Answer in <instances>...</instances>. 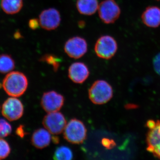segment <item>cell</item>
Returning <instances> with one entry per match:
<instances>
[{
	"instance_id": "cell-1",
	"label": "cell",
	"mask_w": 160,
	"mask_h": 160,
	"mask_svg": "<svg viewBox=\"0 0 160 160\" xmlns=\"http://www.w3.org/2000/svg\"><path fill=\"white\" fill-rule=\"evenodd\" d=\"M2 86L7 94L12 97H19L26 91L28 80L26 76L20 72H10L4 78Z\"/></svg>"
},
{
	"instance_id": "cell-2",
	"label": "cell",
	"mask_w": 160,
	"mask_h": 160,
	"mask_svg": "<svg viewBox=\"0 0 160 160\" xmlns=\"http://www.w3.org/2000/svg\"><path fill=\"white\" fill-rule=\"evenodd\" d=\"M113 90L110 85L104 80L95 82L89 90V99L96 105L108 102L112 97Z\"/></svg>"
},
{
	"instance_id": "cell-3",
	"label": "cell",
	"mask_w": 160,
	"mask_h": 160,
	"mask_svg": "<svg viewBox=\"0 0 160 160\" xmlns=\"http://www.w3.org/2000/svg\"><path fill=\"white\" fill-rule=\"evenodd\" d=\"M87 136V129L84 123L77 119H72L66 124L64 137L69 142L79 144L84 142Z\"/></svg>"
},
{
	"instance_id": "cell-4",
	"label": "cell",
	"mask_w": 160,
	"mask_h": 160,
	"mask_svg": "<svg viewBox=\"0 0 160 160\" xmlns=\"http://www.w3.org/2000/svg\"><path fill=\"white\" fill-rule=\"evenodd\" d=\"M117 42L111 36L100 37L95 43L94 51L97 56L104 59H110L117 51Z\"/></svg>"
},
{
	"instance_id": "cell-5",
	"label": "cell",
	"mask_w": 160,
	"mask_h": 160,
	"mask_svg": "<svg viewBox=\"0 0 160 160\" xmlns=\"http://www.w3.org/2000/svg\"><path fill=\"white\" fill-rule=\"evenodd\" d=\"M146 125L149 129L146 138L147 150L160 158V121L149 120Z\"/></svg>"
},
{
	"instance_id": "cell-6",
	"label": "cell",
	"mask_w": 160,
	"mask_h": 160,
	"mask_svg": "<svg viewBox=\"0 0 160 160\" xmlns=\"http://www.w3.org/2000/svg\"><path fill=\"white\" fill-rule=\"evenodd\" d=\"M98 15L105 24L114 23L119 18L121 9L114 0H104L99 5Z\"/></svg>"
},
{
	"instance_id": "cell-7",
	"label": "cell",
	"mask_w": 160,
	"mask_h": 160,
	"mask_svg": "<svg viewBox=\"0 0 160 160\" xmlns=\"http://www.w3.org/2000/svg\"><path fill=\"white\" fill-rule=\"evenodd\" d=\"M88 50V44L85 39L74 36L69 39L64 45V51L69 57L78 59L83 57Z\"/></svg>"
},
{
	"instance_id": "cell-8",
	"label": "cell",
	"mask_w": 160,
	"mask_h": 160,
	"mask_svg": "<svg viewBox=\"0 0 160 160\" xmlns=\"http://www.w3.org/2000/svg\"><path fill=\"white\" fill-rule=\"evenodd\" d=\"M42 123L46 129L54 135L61 133L64 131L66 125L65 116L58 111L49 112L43 118Z\"/></svg>"
},
{
	"instance_id": "cell-9",
	"label": "cell",
	"mask_w": 160,
	"mask_h": 160,
	"mask_svg": "<svg viewBox=\"0 0 160 160\" xmlns=\"http://www.w3.org/2000/svg\"><path fill=\"white\" fill-rule=\"evenodd\" d=\"M2 112L3 116L9 121H16L22 116L24 106L19 100L12 97L3 103Z\"/></svg>"
},
{
	"instance_id": "cell-10",
	"label": "cell",
	"mask_w": 160,
	"mask_h": 160,
	"mask_svg": "<svg viewBox=\"0 0 160 160\" xmlns=\"http://www.w3.org/2000/svg\"><path fill=\"white\" fill-rule=\"evenodd\" d=\"M40 26L45 30L51 31L57 29L61 22V14L57 9L50 8L43 10L39 17Z\"/></svg>"
},
{
	"instance_id": "cell-11",
	"label": "cell",
	"mask_w": 160,
	"mask_h": 160,
	"mask_svg": "<svg viewBox=\"0 0 160 160\" xmlns=\"http://www.w3.org/2000/svg\"><path fill=\"white\" fill-rule=\"evenodd\" d=\"M64 101L63 96L56 92H47L43 95L41 105L46 112H54L58 111L62 108Z\"/></svg>"
},
{
	"instance_id": "cell-12",
	"label": "cell",
	"mask_w": 160,
	"mask_h": 160,
	"mask_svg": "<svg viewBox=\"0 0 160 160\" xmlns=\"http://www.w3.org/2000/svg\"><path fill=\"white\" fill-rule=\"evenodd\" d=\"M89 71L88 67L85 63L76 62L72 63L68 69V76L74 83L82 84L89 76Z\"/></svg>"
},
{
	"instance_id": "cell-13",
	"label": "cell",
	"mask_w": 160,
	"mask_h": 160,
	"mask_svg": "<svg viewBox=\"0 0 160 160\" xmlns=\"http://www.w3.org/2000/svg\"><path fill=\"white\" fill-rule=\"evenodd\" d=\"M142 19L146 26L150 28H157L160 26V8L149 6L143 12Z\"/></svg>"
},
{
	"instance_id": "cell-14",
	"label": "cell",
	"mask_w": 160,
	"mask_h": 160,
	"mask_svg": "<svg viewBox=\"0 0 160 160\" xmlns=\"http://www.w3.org/2000/svg\"><path fill=\"white\" fill-rule=\"evenodd\" d=\"M50 132L47 129H39L33 132L31 138L32 145L36 148L42 149L48 146L51 142Z\"/></svg>"
},
{
	"instance_id": "cell-15",
	"label": "cell",
	"mask_w": 160,
	"mask_h": 160,
	"mask_svg": "<svg viewBox=\"0 0 160 160\" xmlns=\"http://www.w3.org/2000/svg\"><path fill=\"white\" fill-rule=\"evenodd\" d=\"M98 0H77L76 7L81 14L90 16L94 14L98 9Z\"/></svg>"
},
{
	"instance_id": "cell-16",
	"label": "cell",
	"mask_w": 160,
	"mask_h": 160,
	"mask_svg": "<svg viewBox=\"0 0 160 160\" xmlns=\"http://www.w3.org/2000/svg\"><path fill=\"white\" fill-rule=\"evenodd\" d=\"M1 6L7 14H15L22 8L23 0H1Z\"/></svg>"
},
{
	"instance_id": "cell-17",
	"label": "cell",
	"mask_w": 160,
	"mask_h": 160,
	"mask_svg": "<svg viewBox=\"0 0 160 160\" xmlns=\"http://www.w3.org/2000/svg\"><path fill=\"white\" fill-rule=\"evenodd\" d=\"M14 60L10 56L3 54L0 55V72L9 73L14 69Z\"/></svg>"
},
{
	"instance_id": "cell-18",
	"label": "cell",
	"mask_w": 160,
	"mask_h": 160,
	"mask_svg": "<svg viewBox=\"0 0 160 160\" xmlns=\"http://www.w3.org/2000/svg\"><path fill=\"white\" fill-rule=\"evenodd\" d=\"M73 154L71 149L66 146L58 147L55 151L53 158L58 160H70L72 159Z\"/></svg>"
},
{
	"instance_id": "cell-19",
	"label": "cell",
	"mask_w": 160,
	"mask_h": 160,
	"mask_svg": "<svg viewBox=\"0 0 160 160\" xmlns=\"http://www.w3.org/2000/svg\"><path fill=\"white\" fill-rule=\"evenodd\" d=\"M41 61L51 65L55 71H58L61 64V59L54 54H46L41 58Z\"/></svg>"
},
{
	"instance_id": "cell-20",
	"label": "cell",
	"mask_w": 160,
	"mask_h": 160,
	"mask_svg": "<svg viewBox=\"0 0 160 160\" xmlns=\"http://www.w3.org/2000/svg\"><path fill=\"white\" fill-rule=\"evenodd\" d=\"M12 127L10 124L6 120L0 119V138L8 136L11 133Z\"/></svg>"
},
{
	"instance_id": "cell-21",
	"label": "cell",
	"mask_w": 160,
	"mask_h": 160,
	"mask_svg": "<svg viewBox=\"0 0 160 160\" xmlns=\"http://www.w3.org/2000/svg\"><path fill=\"white\" fill-rule=\"evenodd\" d=\"M11 149L8 143L2 138H0V160L4 159L10 154Z\"/></svg>"
},
{
	"instance_id": "cell-22",
	"label": "cell",
	"mask_w": 160,
	"mask_h": 160,
	"mask_svg": "<svg viewBox=\"0 0 160 160\" xmlns=\"http://www.w3.org/2000/svg\"><path fill=\"white\" fill-rule=\"evenodd\" d=\"M153 66L155 71L160 76V52L156 55L153 58Z\"/></svg>"
},
{
	"instance_id": "cell-23",
	"label": "cell",
	"mask_w": 160,
	"mask_h": 160,
	"mask_svg": "<svg viewBox=\"0 0 160 160\" xmlns=\"http://www.w3.org/2000/svg\"><path fill=\"white\" fill-rule=\"evenodd\" d=\"M102 144L103 146L108 149H111L115 146L114 141L105 138L102 139Z\"/></svg>"
},
{
	"instance_id": "cell-24",
	"label": "cell",
	"mask_w": 160,
	"mask_h": 160,
	"mask_svg": "<svg viewBox=\"0 0 160 160\" xmlns=\"http://www.w3.org/2000/svg\"><path fill=\"white\" fill-rule=\"evenodd\" d=\"M29 26L31 29L33 30L38 29L40 26L39 20L36 18L32 19L29 21Z\"/></svg>"
},
{
	"instance_id": "cell-25",
	"label": "cell",
	"mask_w": 160,
	"mask_h": 160,
	"mask_svg": "<svg viewBox=\"0 0 160 160\" xmlns=\"http://www.w3.org/2000/svg\"><path fill=\"white\" fill-rule=\"evenodd\" d=\"M16 132L17 134L21 138L24 137L26 135V132L24 130L22 126H20L19 127H18Z\"/></svg>"
},
{
	"instance_id": "cell-26",
	"label": "cell",
	"mask_w": 160,
	"mask_h": 160,
	"mask_svg": "<svg viewBox=\"0 0 160 160\" xmlns=\"http://www.w3.org/2000/svg\"><path fill=\"white\" fill-rule=\"evenodd\" d=\"M157 1H160V0H157Z\"/></svg>"
}]
</instances>
